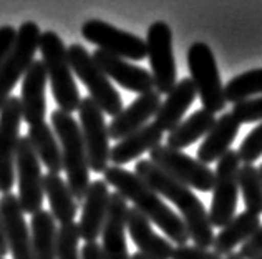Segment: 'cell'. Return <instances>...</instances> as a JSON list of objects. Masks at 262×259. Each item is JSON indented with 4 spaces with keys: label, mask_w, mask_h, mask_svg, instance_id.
Instances as JSON below:
<instances>
[{
    "label": "cell",
    "mask_w": 262,
    "mask_h": 259,
    "mask_svg": "<svg viewBox=\"0 0 262 259\" xmlns=\"http://www.w3.org/2000/svg\"><path fill=\"white\" fill-rule=\"evenodd\" d=\"M135 175L146 183L153 191L164 196L179 209V214H181V220L186 224L192 246L203 249L212 246L214 231H212V224L209 221V214L201 200L192 193L191 188L171 178L169 175L161 171L149 160L138 161L135 165Z\"/></svg>",
    "instance_id": "6da1fadb"
},
{
    "label": "cell",
    "mask_w": 262,
    "mask_h": 259,
    "mask_svg": "<svg viewBox=\"0 0 262 259\" xmlns=\"http://www.w3.org/2000/svg\"><path fill=\"white\" fill-rule=\"evenodd\" d=\"M105 181L106 185H112L115 191L120 193L126 201L133 203V208L140 211L144 218H148L149 223H155L178 246H184L189 243L188 229L181 216H178L161 200L160 195L153 191L135 173L120 166H108L105 171Z\"/></svg>",
    "instance_id": "7a4b0ae2"
},
{
    "label": "cell",
    "mask_w": 262,
    "mask_h": 259,
    "mask_svg": "<svg viewBox=\"0 0 262 259\" xmlns=\"http://www.w3.org/2000/svg\"><path fill=\"white\" fill-rule=\"evenodd\" d=\"M50 120L53 133L60 141L61 165L67 173V185L75 200L83 201L90 186V166L80 125L72 115L61 110H53Z\"/></svg>",
    "instance_id": "3957f363"
},
{
    "label": "cell",
    "mask_w": 262,
    "mask_h": 259,
    "mask_svg": "<svg viewBox=\"0 0 262 259\" xmlns=\"http://www.w3.org/2000/svg\"><path fill=\"white\" fill-rule=\"evenodd\" d=\"M38 49L40 55H42V63L47 72L48 83L52 87L53 98L58 105V110L68 115L78 112L81 97L78 87L75 83L63 40L53 30H45L40 35Z\"/></svg>",
    "instance_id": "277c9868"
},
{
    "label": "cell",
    "mask_w": 262,
    "mask_h": 259,
    "mask_svg": "<svg viewBox=\"0 0 262 259\" xmlns=\"http://www.w3.org/2000/svg\"><path fill=\"white\" fill-rule=\"evenodd\" d=\"M68 62H70L72 72L80 78L88 92L90 98H92L96 106L100 108L103 113L110 115V117H116L123 110V101L120 93L112 85V81L101 72V68L95 63L93 57L90 55L88 50L80 44H72L67 49Z\"/></svg>",
    "instance_id": "5b68a950"
},
{
    "label": "cell",
    "mask_w": 262,
    "mask_h": 259,
    "mask_svg": "<svg viewBox=\"0 0 262 259\" xmlns=\"http://www.w3.org/2000/svg\"><path fill=\"white\" fill-rule=\"evenodd\" d=\"M188 68L196 93L209 113H219L226 108L224 85L221 81L216 57L211 47L203 42H194L188 50Z\"/></svg>",
    "instance_id": "8992f818"
},
{
    "label": "cell",
    "mask_w": 262,
    "mask_h": 259,
    "mask_svg": "<svg viewBox=\"0 0 262 259\" xmlns=\"http://www.w3.org/2000/svg\"><path fill=\"white\" fill-rule=\"evenodd\" d=\"M239 169L241 160L237 152L234 149H229L217 161L214 186H212V201L208 213L212 228H223L234 218L239 196Z\"/></svg>",
    "instance_id": "52a82bcc"
},
{
    "label": "cell",
    "mask_w": 262,
    "mask_h": 259,
    "mask_svg": "<svg viewBox=\"0 0 262 259\" xmlns=\"http://www.w3.org/2000/svg\"><path fill=\"white\" fill-rule=\"evenodd\" d=\"M40 35H42L40 27L32 20L24 22L17 30L15 44L0 67V110L5 101L12 97V90L15 88L17 81L22 78L24 73H27L35 60L33 57L38 50Z\"/></svg>",
    "instance_id": "ba28073f"
},
{
    "label": "cell",
    "mask_w": 262,
    "mask_h": 259,
    "mask_svg": "<svg viewBox=\"0 0 262 259\" xmlns=\"http://www.w3.org/2000/svg\"><path fill=\"white\" fill-rule=\"evenodd\" d=\"M149 161L184 186L203 193L212 191L214 171L189 155L160 145L149 152Z\"/></svg>",
    "instance_id": "9c48e42d"
},
{
    "label": "cell",
    "mask_w": 262,
    "mask_h": 259,
    "mask_svg": "<svg viewBox=\"0 0 262 259\" xmlns=\"http://www.w3.org/2000/svg\"><path fill=\"white\" fill-rule=\"evenodd\" d=\"M146 57L151 67V77L156 93L168 95L174 88L176 60L173 52V32L163 20L151 24L146 33Z\"/></svg>",
    "instance_id": "30bf717a"
},
{
    "label": "cell",
    "mask_w": 262,
    "mask_h": 259,
    "mask_svg": "<svg viewBox=\"0 0 262 259\" xmlns=\"http://www.w3.org/2000/svg\"><path fill=\"white\" fill-rule=\"evenodd\" d=\"M80 130L83 136L88 166L93 173H105L110 163V135L103 113L90 97H83L78 106Z\"/></svg>",
    "instance_id": "8fae6325"
},
{
    "label": "cell",
    "mask_w": 262,
    "mask_h": 259,
    "mask_svg": "<svg viewBox=\"0 0 262 259\" xmlns=\"http://www.w3.org/2000/svg\"><path fill=\"white\" fill-rule=\"evenodd\" d=\"M81 35L86 42L96 45L100 50L110 55L120 57L123 60H135V62L146 58V42L143 38L116 29L105 20H86L81 27Z\"/></svg>",
    "instance_id": "7c38bea8"
},
{
    "label": "cell",
    "mask_w": 262,
    "mask_h": 259,
    "mask_svg": "<svg viewBox=\"0 0 262 259\" xmlns=\"http://www.w3.org/2000/svg\"><path fill=\"white\" fill-rule=\"evenodd\" d=\"M15 175L18 176V203L27 214H35L42 211L43 204V175L40 169V160L33 149L29 136H20Z\"/></svg>",
    "instance_id": "4fadbf2b"
},
{
    "label": "cell",
    "mask_w": 262,
    "mask_h": 259,
    "mask_svg": "<svg viewBox=\"0 0 262 259\" xmlns=\"http://www.w3.org/2000/svg\"><path fill=\"white\" fill-rule=\"evenodd\" d=\"M22 105L10 97L0 110V193H10L15 183V158L22 125Z\"/></svg>",
    "instance_id": "5bb4252c"
},
{
    "label": "cell",
    "mask_w": 262,
    "mask_h": 259,
    "mask_svg": "<svg viewBox=\"0 0 262 259\" xmlns=\"http://www.w3.org/2000/svg\"><path fill=\"white\" fill-rule=\"evenodd\" d=\"M25 213L13 193L0 198V218L5 234V243L13 259H33L30 229L27 228Z\"/></svg>",
    "instance_id": "9a60e30c"
},
{
    "label": "cell",
    "mask_w": 262,
    "mask_h": 259,
    "mask_svg": "<svg viewBox=\"0 0 262 259\" xmlns=\"http://www.w3.org/2000/svg\"><path fill=\"white\" fill-rule=\"evenodd\" d=\"M128 203L120 193H110L106 221L101 231V251L105 259H131L126 246Z\"/></svg>",
    "instance_id": "2e32d148"
},
{
    "label": "cell",
    "mask_w": 262,
    "mask_h": 259,
    "mask_svg": "<svg viewBox=\"0 0 262 259\" xmlns=\"http://www.w3.org/2000/svg\"><path fill=\"white\" fill-rule=\"evenodd\" d=\"M92 57L95 60V63L101 68V72L108 78L115 80L120 87L140 95L153 92L155 81L153 77H151V72H148L146 68L133 65L128 60H123L120 57L110 55V53L100 49L95 50Z\"/></svg>",
    "instance_id": "e0dca14e"
},
{
    "label": "cell",
    "mask_w": 262,
    "mask_h": 259,
    "mask_svg": "<svg viewBox=\"0 0 262 259\" xmlns=\"http://www.w3.org/2000/svg\"><path fill=\"white\" fill-rule=\"evenodd\" d=\"M110 204V189L105 180H95L90 183L88 191L83 200L81 216L78 223L80 240L85 243H93L101 234L106 221Z\"/></svg>",
    "instance_id": "ac0fdd59"
},
{
    "label": "cell",
    "mask_w": 262,
    "mask_h": 259,
    "mask_svg": "<svg viewBox=\"0 0 262 259\" xmlns=\"http://www.w3.org/2000/svg\"><path fill=\"white\" fill-rule=\"evenodd\" d=\"M161 106V95L153 92L140 95L129 106L123 110L108 125V135L113 140H123L128 135L141 130L148 125V120L155 117Z\"/></svg>",
    "instance_id": "d6986e66"
},
{
    "label": "cell",
    "mask_w": 262,
    "mask_h": 259,
    "mask_svg": "<svg viewBox=\"0 0 262 259\" xmlns=\"http://www.w3.org/2000/svg\"><path fill=\"white\" fill-rule=\"evenodd\" d=\"M48 83L45 67L42 60H33V63L27 70L20 93V105H22V120L25 123L37 125L45 120L47 98L45 88Z\"/></svg>",
    "instance_id": "ffe728a7"
},
{
    "label": "cell",
    "mask_w": 262,
    "mask_h": 259,
    "mask_svg": "<svg viewBox=\"0 0 262 259\" xmlns=\"http://www.w3.org/2000/svg\"><path fill=\"white\" fill-rule=\"evenodd\" d=\"M126 229L131 240L140 249V253L149 259H171L173 257V243L156 234L148 218H144L136 208H128Z\"/></svg>",
    "instance_id": "44dd1931"
},
{
    "label": "cell",
    "mask_w": 262,
    "mask_h": 259,
    "mask_svg": "<svg viewBox=\"0 0 262 259\" xmlns=\"http://www.w3.org/2000/svg\"><path fill=\"white\" fill-rule=\"evenodd\" d=\"M241 123L232 117L231 112L223 113L212 125L209 133L204 136L201 146L198 148V161L203 165L219 161L223 156L229 152L232 141L236 140L239 133Z\"/></svg>",
    "instance_id": "7402d4cb"
},
{
    "label": "cell",
    "mask_w": 262,
    "mask_h": 259,
    "mask_svg": "<svg viewBox=\"0 0 262 259\" xmlns=\"http://www.w3.org/2000/svg\"><path fill=\"white\" fill-rule=\"evenodd\" d=\"M196 87L191 78H181L174 88L166 95L160 110L155 115V125L161 132H173L181 123L186 110H189L196 98Z\"/></svg>",
    "instance_id": "603a6c76"
},
{
    "label": "cell",
    "mask_w": 262,
    "mask_h": 259,
    "mask_svg": "<svg viewBox=\"0 0 262 259\" xmlns=\"http://www.w3.org/2000/svg\"><path fill=\"white\" fill-rule=\"evenodd\" d=\"M163 141V132L155 123L144 125L141 130L128 135L126 138L120 140L110 149V161L113 166H123L126 163L136 160L143 153L151 152L160 146Z\"/></svg>",
    "instance_id": "cb8c5ba5"
},
{
    "label": "cell",
    "mask_w": 262,
    "mask_h": 259,
    "mask_svg": "<svg viewBox=\"0 0 262 259\" xmlns=\"http://www.w3.org/2000/svg\"><path fill=\"white\" fill-rule=\"evenodd\" d=\"M260 228V216L252 214L249 211H243L232 218V220L221 228L217 234H214L212 249L214 253L223 256H229L234 253V248L244 244L249 238Z\"/></svg>",
    "instance_id": "d4e9b609"
},
{
    "label": "cell",
    "mask_w": 262,
    "mask_h": 259,
    "mask_svg": "<svg viewBox=\"0 0 262 259\" xmlns=\"http://www.w3.org/2000/svg\"><path fill=\"white\" fill-rule=\"evenodd\" d=\"M43 193L50 203L53 220L61 224L73 223L78 211V203L60 175H43Z\"/></svg>",
    "instance_id": "484cf974"
},
{
    "label": "cell",
    "mask_w": 262,
    "mask_h": 259,
    "mask_svg": "<svg viewBox=\"0 0 262 259\" xmlns=\"http://www.w3.org/2000/svg\"><path fill=\"white\" fill-rule=\"evenodd\" d=\"M214 123H216L214 115L204 110V108L203 110H198L184 121H181L173 132H169L166 138V146L181 152V149L188 148L194 141L208 135Z\"/></svg>",
    "instance_id": "4316f807"
},
{
    "label": "cell",
    "mask_w": 262,
    "mask_h": 259,
    "mask_svg": "<svg viewBox=\"0 0 262 259\" xmlns=\"http://www.w3.org/2000/svg\"><path fill=\"white\" fill-rule=\"evenodd\" d=\"M29 140L33 149H35L38 160L47 166L48 173L60 175V171L63 169V165H61V149L52 126L45 123V121L29 126Z\"/></svg>",
    "instance_id": "83f0119b"
},
{
    "label": "cell",
    "mask_w": 262,
    "mask_h": 259,
    "mask_svg": "<svg viewBox=\"0 0 262 259\" xmlns=\"http://www.w3.org/2000/svg\"><path fill=\"white\" fill-rule=\"evenodd\" d=\"M58 228L50 211H38L32 216V253L33 259H57Z\"/></svg>",
    "instance_id": "f1b7e54d"
},
{
    "label": "cell",
    "mask_w": 262,
    "mask_h": 259,
    "mask_svg": "<svg viewBox=\"0 0 262 259\" xmlns=\"http://www.w3.org/2000/svg\"><path fill=\"white\" fill-rule=\"evenodd\" d=\"M256 95H262V68L236 75L224 87L226 101H232L234 105Z\"/></svg>",
    "instance_id": "f546056e"
},
{
    "label": "cell",
    "mask_w": 262,
    "mask_h": 259,
    "mask_svg": "<svg viewBox=\"0 0 262 259\" xmlns=\"http://www.w3.org/2000/svg\"><path fill=\"white\" fill-rule=\"evenodd\" d=\"M239 191L243 193L246 211L252 214H262V178L259 168L254 165H243L239 169Z\"/></svg>",
    "instance_id": "4dcf8cb0"
},
{
    "label": "cell",
    "mask_w": 262,
    "mask_h": 259,
    "mask_svg": "<svg viewBox=\"0 0 262 259\" xmlns=\"http://www.w3.org/2000/svg\"><path fill=\"white\" fill-rule=\"evenodd\" d=\"M78 246H80L78 224L75 223L61 224L57 234V259H81Z\"/></svg>",
    "instance_id": "1f68e13d"
},
{
    "label": "cell",
    "mask_w": 262,
    "mask_h": 259,
    "mask_svg": "<svg viewBox=\"0 0 262 259\" xmlns=\"http://www.w3.org/2000/svg\"><path fill=\"white\" fill-rule=\"evenodd\" d=\"M239 160L244 165H252L262 156V123H259L246 136L237 149Z\"/></svg>",
    "instance_id": "d6a6232c"
},
{
    "label": "cell",
    "mask_w": 262,
    "mask_h": 259,
    "mask_svg": "<svg viewBox=\"0 0 262 259\" xmlns=\"http://www.w3.org/2000/svg\"><path fill=\"white\" fill-rule=\"evenodd\" d=\"M232 117L243 123H262V97H252L232 106Z\"/></svg>",
    "instance_id": "836d02e7"
},
{
    "label": "cell",
    "mask_w": 262,
    "mask_h": 259,
    "mask_svg": "<svg viewBox=\"0 0 262 259\" xmlns=\"http://www.w3.org/2000/svg\"><path fill=\"white\" fill-rule=\"evenodd\" d=\"M171 259H223V257H221L219 254H216L214 251L184 244V246H176L174 248L173 257H171Z\"/></svg>",
    "instance_id": "e575fe53"
},
{
    "label": "cell",
    "mask_w": 262,
    "mask_h": 259,
    "mask_svg": "<svg viewBox=\"0 0 262 259\" xmlns=\"http://www.w3.org/2000/svg\"><path fill=\"white\" fill-rule=\"evenodd\" d=\"M237 254L241 259H257L262 256V226L241 246Z\"/></svg>",
    "instance_id": "d590c367"
},
{
    "label": "cell",
    "mask_w": 262,
    "mask_h": 259,
    "mask_svg": "<svg viewBox=\"0 0 262 259\" xmlns=\"http://www.w3.org/2000/svg\"><path fill=\"white\" fill-rule=\"evenodd\" d=\"M17 38V30L10 25L0 27V67L5 62V58L9 57L13 44Z\"/></svg>",
    "instance_id": "8d00e7d4"
},
{
    "label": "cell",
    "mask_w": 262,
    "mask_h": 259,
    "mask_svg": "<svg viewBox=\"0 0 262 259\" xmlns=\"http://www.w3.org/2000/svg\"><path fill=\"white\" fill-rule=\"evenodd\" d=\"M81 259H105L101 251V244L100 243H85L83 248H81Z\"/></svg>",
    "instance_id": "74e56055"
},
{
    "label": "cell",
    "mask_w": 262,
    "mask_h": 259,
    "mask_svg": "<svg viewBox=\"0 0 262 259\" xmlns=\"http://www.w3.org/2000/svg\"><path fill=\"white\" fill-rule=\"evenodd\" d=\"M9 253V248H7L5 243V234H4V226H2V218H0V257H4Z\"/></svg>",
    "instance_id": "f35d334b"
},
{
    "label": "cell",
    "mask_w": 262,
    "mask_h": 259,
    "mask_svg": "<svg viewBox=\"0 0 262 259\" xmlns=\"http://www.w3.org/2000/svg\"><path fill=\"white\" fill-rule=\"evenodd\" d=\"M131 259H149V257H146L144 254H141L140 251H138V253H135L133 256H131Z\"/></svg>",
    "instance_id": "ab89813d"
},
{
    "label": "cell",
    "mask_w": 262,
    "mask_h": 259,
    "mask_svg": "<svg viewBox=\"0 0 262 259\" xmlns=\"http://www.w3.org/2000/svg\"><path fill=\"white\" fill-rule=\"evenodd\" d=\"M224 259H241V256L237 253H231L229 256H226Z\"/></svg>",
    "instance_id": "60d3db41"
},
{
    "label": "cell",
    "mask_w": 262,
    "mask_h": 259,
    "mask_svg": "<svg viewBox=\"0 0 262 259\" xmlns=\"http://www.w3.org/2000/svg\"><path fill=\"white\" fill-rule=\"evenodd\" d=\"M259 175H260V178H262V165L259 166Z\"/></svg>",
    "instance_id": "b9f144b4"
},
{
    "label": "cell",
    "mask_w": 262,
    "mask_h": 259,
    "mask_svg": "<svg viewBox=\"0 0 262 259\" xmlns=\"http://www.w3.org/2000/svg\"><path fill=\"white\" fill-rule=\"evenodd\" d=\"M257 259H262V256H260V257H257Z\"/></svg>",
    "instance_id": "7bdbcfd3"
},
{
    "label": "cell",
    "mask_w": 262,
    "mask_h": 259,
    "mask_svg": "<svg viewBox=\"0 0 262 259\" xmlns=\"http://www.w3.org/2000/svg\"><path fill=\"white\" fill-rule=\"evenodd\" d=\"M0 259H4V257H0Z\"/></svg>",
    "instance_id": "ee69618b"
}]
</instances>
